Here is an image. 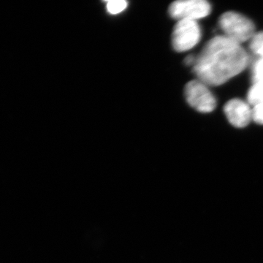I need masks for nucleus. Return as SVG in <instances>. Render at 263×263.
Returning a JSON list of instances; mask_svg holds the SVG:
<instances>
[{"label":"nucleus","mask_w":263,"mask_h":263,"mask_svg":"<svg viewBox=\"0 0 263 263\" xmlns=\"http://www.w3.org/2000/svg\"><path fill=\"white\" fill-rule=\"evenodd\" d=\"M249 57L245 48L224 35L206 43L193 66L198 80L208 86H219L242 72Z\"/></svg>","instance_id":"nucleus-1"},{"label":"nucleus","mask_w":263,"mask_h":263,"mask_svg":"<svg viewBox=\"0 0 263 263\" xmlns=\"http://www.w3.org/2000/svg\"><path fill=\"white\" fill-rule=\"evenodd\" d=\"M219 24L226 37L239 44L250 41L256 33L253 22L236 12L223 13L219 18Z\"/></svg>","instance_id":"nucleus-2"},{"label":"nucleus","mask_w":263,"mask_h":263,"mask_svg":"<svg viewBox=\"0 0 263 263\" xmlns=\"http://www.w3.org/2000/svg\"><path fill=\"white\" fill-rule=\"evenodd\" d=\"M200 37L201 29L197 21H178L172 33L173 48L177 52L189 51L196 46Z\"/></svg>","instance_id":"nucleus-3"},{"label":"nucleus","mask_w":263,"mask_h":263,"mask_svg":"<svg viewBox=\"0 0 263 263\" xmlns=\"http://www.w3.org/2000/svg\"><path fill=\"white\" fill-rule=\"evenodd\" d=\"M184 95L187 103L197 111L210 113L216 108L215 97L208 85L198 79L190 81L186 85Z\"/></svg>","instance_id":"nucleus-4"},{"label":"nucleus","mask_w":263,"mask_h":263,"mask_svg":"<svg viewBox=\"0 0 263 263\" xmlns=\"http://www.w3.org/2000/svg\"><path fill=\"white\" fill-rule=\"evenodd\" d=\"M168 12L178 21H197L210 14L212 6L205 0H180L170 5Z\"/></svg>","instance_id":"nucleus-5"},{"label":"nucleus","mask_w":263,"mask_h":263,"mask_svg":"<svg viewBox=\"0 0 263 263\" xmlns=\"http://www.w3.org/2000/svg\"><path fill=\"white\" fill-rule=\"evenodd\" d=\"M224 112L232 125L237 128L247 127L252 120V108L240 99H232L224 105Z\"/></svg>","instance_id":"nucleus-6"},{"label":"nucleus","mask_w":263,"mask_h":263,"mask_svg":"<svg viewBox=\"0 0 263 263\" xmlns=\"http://www.w3.org/2000/svg\"><path fill=\"white\" fill-rule=\"evenodd\" d=\"M247 101L250 105L263 103V81L254 83L247 94Z\"/></svg>","instance_id":"nucleus-7"},{"label":"nucleus","mask_w":263,"mask_h":263,"mask_svg":"<svg viewBox=\"0 0 263 263\" xmlns=\"http://www.w3.org/2000/svg\"><path fill=\"white\" fill-rule=\"evenodd\" d=\"M249 48L254 54L263 58V32L255 33L250 40Z\"/></svg>","instance_id":"nucleus-8"},{"label":"nucleus","mask_w":263,"mask_h":263,"mask_svg":"<svg viewBox=\"0 0 263 263\" xmlns=\"http://www.w3.org/2000/svg\"><path fill=\"white\" fill-rule=\"evenodd\" d=\"M127 3L124 0H112L107 3L106 8L109 13L117 15L127 8Z\"/></svg>","instance_id":"nucleus-9"},{"label":"nucleus","mask_w":263,"mask_h":263,"mask_svg":"<svg viewBox=\"0 0 263 263\" xmlns=\"http://www.w3.org/2000/svg\"><path fill=\"white\" fill-rule=\"evenodd\" d=\"M252 81L254 83L263 81V58H259L252 66Z\"/></svg>","instance_id":"nucleus-10"},{"label":"nucleus","mask_w":263,"mask_h":263,"mask_svg":"<svg viewBox=\"0 0 263 263\" xmlns=\"http://www.w3.org/2000/svg\"><path fill=\"white\" fill-rule=\"evenodd\" d=\"M252 120L259 124H263V103L258 104L252 108Z\"/></svg>","instance_id":"nucleus-11"},{"label":"nucleus","mask_w":263,"mask_h":263,"mask_svg":"<svg viewBox=\"0 0 263 263\" xmlns=\"http://www.w3.org/2000/svg\"><path fill=\"white\" fill-rule=\"evenodd\" d=\"M195 61H196V57L193 56V55H190V56L186 57L184 60L185 65L190 66L195 65Z\"/></svg>","instance_id":"nucleus-12"}]
</instances>
